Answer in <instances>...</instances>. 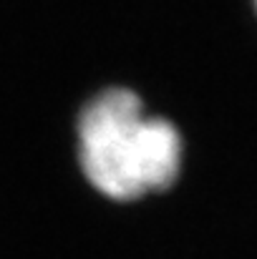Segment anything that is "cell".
Listing matches in <instances>:
<instances>
[{"instance_id": "cell-2", "label": "cell", "mask_w": 257, "mask_h": 259, "mask_svg": "<svg viewBox=\"0 0 257 259\" xmlns=\"http://www.w3.org/2000/svg\"><path fill=\"white\" fill-rule=\"evenodd\" d=\"M252 8H255V15H257V0H252Z\"/></svg>"}, {"instance_id": "cell-1", "label": "cell", "mask_w": 257, "mask_h": 259, "mask_svg": "<svg viewBox=\"0 0 257 259\" xmlns=\"http://www.w3.org/2000/svg\"><path fill=\"white\" fill-rule=\"evenodd\" d=\"M76 164L103 199L131 204L164 194L184 169V134L164 113L146 108L131 86H103L76 113Z\"/></svg>"}]
</instances>
